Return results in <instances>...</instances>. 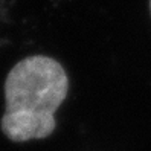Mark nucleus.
Wrapping results in <instances>:
<instances>
[{"label": "nucleus", "mask_w": 151, "mask_h": 151, "mask_svg": "<svg viewBox=\"0 0 151 151\" xmlns=\"http://www.w3.org/2000/svg\"><path fill=\"white\" fill-rule=\"evenodd\" d=\"M67 92L69 78L57 60L34 55L19 61L5 81L6 109L0 124L5 136L12 142L50 136Z\"/></svg>", "instance_id": "nucleus-1"}, {"label": "nucleus", "mask_w": 151, "mask_h": 151, "mask_svg": "<svg viewBox=\"0 0 151 151\" xmlns=\"http://www.w3.org/2000/svg\"><path fill=\"white\" fill-rule=\"evenodd\" d=\"M150 12H151V0H150Z\"/></svg>", "instance_id": "nucleus-2"}]
</instances>
